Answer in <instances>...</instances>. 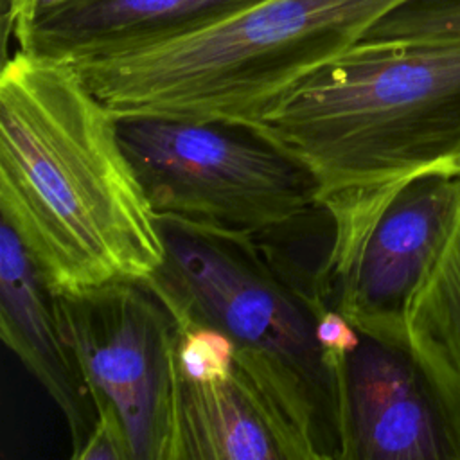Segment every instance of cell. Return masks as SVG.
Segmentation results:
<instances>
[{
  "label": "cell",
  "mask_w": 460,
  "mask_h": 460,
  "mask_svg": "<svg viewBox=\"0 0 460 460\" xmlns=\"http://www.w3.org/2000/svg\"><path fill=\"white\" fill-rule=\"evenodd\" d=\"M0 212L52 295L147 280L165 261L117 115L74 65L23 50L0 74Z\"/></svg>",
  "instance_id": "1"
},
{
  "label": "cell",
  "mask_w": 460,
  "mask_h": 460,
  "mask_svg": "<svg viewBox=\"0 0 460 460\" xmlns=\"http://www.w3.org/2000/svg\"><path fill=\"white\" fill-rule=\"evenodd\" d=\"M334 192L460 171V41L356 43L255 124Z\"/></svg>",
  "instance_id": "2"
},
{
  "label": "cell",
  "mask_w": 460,
  "mask_h": 460,
  "mask_svg": "<svg viewBox=\"0 0 460 460\" xmlns=\"http://www.w3.org/2000/svg\"><path fill=\"white\" fill-rule=\"evenodd\" d=\"M158 221L165 261L146 282L176 320L212 325L232 340L235 368L270 408L298 460H341L340 374L316 338L327 304L259 237Z\"/></svg>",
  "instance_id": "3"
},
{
  "label": "cell",
  "mask_w": 460,
  "mask_h": 460,
  "mask_svg": "<svg viewBox=\"0 0 460 460\" xmlns=\"http://www.w3.org/2000/svg\"><path fill=\"white\" fill-rule=\"evenodd\" d=\"M401 2L264 0L176 43L74 66L115 115L257 124Z\"/></svg>",
  "instance_id": "4"
},
{
  "label": "cell",
  "mask_w": 460,
  "mask_h": 460,
  "mask_svg": "<svg viewBox=\"0 0 460 460\" xmlns=\"http://www.w3.org/2000/svg\"><path fill=\"white\" fill-rule=\"evenodd\" d=\"M117 131L158 217L257 237L322 207L311 169L255 124L117 115Z\"/></svg>",
  "instance_id": "5"
},
{
  "label": "cell",
  "mask_w": 460,
  "mask_h": 460,
  "mask_svg": "<svg viewBox=\"0 0 460 460\" xmlns=\"http://www.w3.org/2000/svg\"><path fill=\"white\" fill-rule=\"evenodd\" d=\"M322 205L332 228L318 275L322 300L361 334L408 345L410 305L460 210V171L347 189Z\"/></svg>",
  "instance_id": "6"
},
{
  "label": "cell",
  "mask_w": 460,
  "mask_h": 460,
  "mask_svg": "<svg viewBox=\"0 0 460 460\" xmlns=\"http://www.w3.org/2000/svg\"><path fill=\"white\" fill-rule=\"evenodd\" d=\"M54 304L93 406L115 410L133 460H164L178 377L172 311L146 280L54 295Z\"/></svg>",
  "instance_id": "7"
},
{
  "label": "cell",
  "mask_w": 460,
  "mask_h": 460,
  "mask_svg": "<svg viewBox=\"0 0 460 460\" xmlns=\"http://www.w3.org/2000/svg\"><path fill=\"white\" fill-rule=\"evenodd\" d=\"M341 460H460V404L408 345L361 334L340 374Z\"/></svg>",
  "instance_id": "8"
},
{
  "label": "cell",
  "mask_w": 460,
  "mask_h": 460,
  "mask_svg": "<svg viewBox=\"0 0 460 460\" xmlns=\"http://www.w3.org/2000/svg\"><path fill=\"white\" fill-rule=\"evenodd\" d=\"M264 0H68L18 27L27 54L70 65L146 52L199 34Z\"/></svg>",
  "instance_id": "9"
},
{
  "label": "cell",
  "mask_w": 460,
  "mask_h": 460,
  "mask_svg": "<svg viewBox=\"0 0 460 460\" xmlns=\"http://www.w3.org/2000/svg\"><path fill=\"white\" fill-rule=\"evenodd\" d=\"M0 336L61 410L74 456L90 437L97 411L59 331L54 295L5 219L0 225Z\"/></svg>",
  "instance_id": "10"
},
{
  "label": "cell",
  "mask_w": 460,
  "mask_h": 460,
  "mask_svg": "<svg viewBox=\"0 0 460 460\" xmlns=\"http://www.w3.org/2000/svg\"><path fill=\"white\" fill-rule=\"evenodd\" d=\"M164 460H298V455L235 368L232 377L217 383H196L178 374Z\"/></svg>",
  "instance_id": "11"
},
{
  "label": "cell",
  "mask_w": 460,
  "mask_h": 460,
  "mask_svg": "<svg viewBox=\"0 0 460 460\" xmlns=\"http://www.w3.org/2000/svg\"><path fill=\"white\" fill-rule=\"evenodd\" d=\"M408 345L460 404V210L406 318Z\"/></svg>",
  "instance_id": "12"
},
{
  "label": "cell",
  "mask_w": 460,
  "mask_h": 460,
  "mask_svg": "<svg viewBox=\"0 0 460 460\" xmlns=\"http://www.w3.org/2000/svg\"><path fill=\"white\" fill-rule=\"evenodd\" d=\"M460 41V0H404L374 22L358 43Z\"/></svg>",
  "instance_id": "13"
},
{
  "label": "cell",
  "mask_w": 460,
  "mask_h": 460,
  "mask_svg": "<svg viewBox=\"0 0 460 460\" xmlns=\"http://www.w3.org/2000/svg\"><path fill=\"white\" fill-rule=\"evenodd\" d=\"M176 367L178 374L196 383H217L235 370V345L219 329L178 320Z\"/></svg>",
  "instance_id": "14"
},
{
  "label": "cell",
  "mask_w": 460,
  "mask_h": 460,
  "mask_svg": "<svg viewBox=\"0 0 460 460\" xmlns=\"http://www.w3.org/2000/svg\"><path fill=\"white\" fill-rule=\"evenodd\" d=\"M97 419L83 447L72 456L74 460H133L128 433L108 404L95 406Z\"/></svg>",
  "instance_id": "15"
},
{
  "label": "cell",
  "mask_w": 460,
  "mask_h": 460,
  "mask_svg": "<svg viewBox=\"0 0 460 460\" xmlns=\"http://www.w3.org/2000/svg\"><path fill=\"white\" fill-rule=\"evenodd\" d=\"M68 0H20L18 4V14H16V23H14V31L47 13H50L52 9L59 7L61 4H65Z\"/></svg>",
  "instance_id": "16"
},
{
  "label": "cell",
  "mask_w": 460,
  "mask_h": 460,
  "mask_svg": "<svg viewBox=\"0 0 460 460\" xmlns=\"http://www.w3.org/2000/svg\"><path fill=\"white\" fill-rule=\"evenodd\" d=\"M18 4H20V0H0V22H2L4 45L7 43L9 36L14 32Z\"/></svg>",
  "instance_id": "17"
}]
</instances>
